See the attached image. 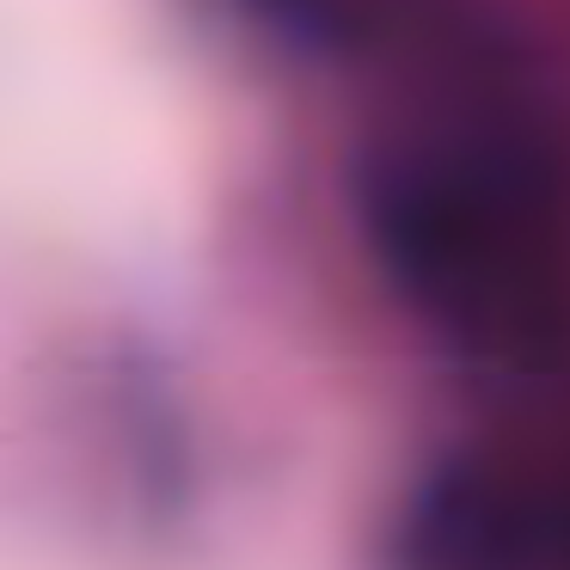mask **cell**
<instances>
[{
  "label": "cell",
  "mask_w": 570,
  "mask_h": 570,
  "mask_svg": "<svg viewBox=\"0 0 570 570\" xmlns=\"http://www.w3.org/2000/svg\"><path fill=\"white\" fill-rule=\"evenodd\" d=\"M258 7L301 50L362 75V87H381L442 50L491 0H258Z\"/></svg>",
  "instance_id": "6da1fadb"
}]
</instances>
